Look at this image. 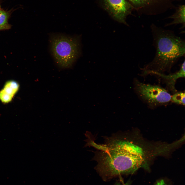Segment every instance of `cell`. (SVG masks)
Returning <instances> with one entry per match:
<instances>
[{"instance_id": "1", "label": "cell", "mask_w": 185, "mask_h": 185, "mask_svg": "<svg viewBox=\"0 0 185 185\" xmlns=\"http://www.w3.org/2000/svg\"><path fill=\"white\" fill-rule=\"evenodd\" d=\"M99 149L103 152L96 169L105 181L121 175L133 174L145 163L142 149L124 140H120L112 147L101 146Z\"/></svg>"}, {"instance_id": "2", "label": "cell", "mask_w": 185, "mask_h": 185, "mask_svg": "<svg viewBox=\"0 0 185 185\" xmlns=\"http://www.w3.org/2000/svg\"><path fill=\"white\" fill-rule=\"evenodd\" d=\"M150 28L156 53L153 60L142 69L143 74L169 72L180 58L184 56L185 41L171 30L153 24Z\"/></svg>"}, {"instance_id": "3", "label": "cell", "mask_w": 185, "mask_h": 185, "mask_svg": "<svg viewBox=\"0 0 185 185\" xmlns=\"http://www.w3.org/2000/svg\"><path fill=\"white\" fill-rule=\"evenodd\" d=\"M49 41L51 52L58 67L61 69L72 68L81 54L80 36L53 33Z\"/></svg>"}, {"instance_id": "4", "label": "cell", "mask_w": 185, "mask_h": 185, "mask_svg": "<svg viewBox=\"0 0 185 185\" xmlns=\"http://www.w3.org/2000/svg\"><path fill=\"white\" fill-rule=\"evenodd\" d=\"M134 84L138 96L151 107L166 104L171 100L170 94L160 86L142 83L136 79Z\"/></svg>"}, {"instance_id": "5", "label": "cell", "mask_w": 185, "mask_h": 185, "mask_svg": "<svg viewBox=\"0 0 185 185\" xmlns=\"http://www.w3.org/2000/svg\"><path fill=\"white\" fill-rule=\"evenodd\" d=\"M139 15H156L176 7L175 3L183 0H128Z\"/></svg>"}, {"instance_id": "6", "label": "cell", "mask_w": 185, "mask_h": 185, "mask_svg": "<svg viewBox=\"0 0 185 185\" xmlns=\"http://www.w3.org/2000/svg\"><path fill=\"white\" fill-rule=\"evenodd\" d=\"M103 8L114 20L128 25L127 16L134 8L128 0H101Z\"/></svg>"}, {"instance_id": "7", "label": "cell", "mask_w": 185, "mask_h": 185, "mask_svg": "<svg viewBox=\"0 0 185 185\" xmlns=\"http://www.w3.org/2000/svg\"><path fill=\"white\" fill-rule=\"evenodd\" d=\"M185 64L184 60L179 70L173 73L166 75L161 73L151 72L149 74H154L160 77L165 83L167 89L173 94L177 92L175 86L177 80L179 78L185 77Z\"/></svg>"}, {"instance_id": "8", "label": "cell", "mask_w": 185, "mask_h": 185, "mask_svg": "<svg viewBox=\"0 0 185 185\" xmlns=\"http://www.w3.org/2000/svg\"><path fill=\"white\" fill-rule=\"evenodd\" d=\"M19 87L15 81L11 80L6 82L4 88L0 91V100L4 103H7L12 99L18 91Z\"/></svg>"}, {"instance_id": "9", "label": "cell", "mask_w": 185, "mask_h": 185, "mask_svg": "<svg viewBox=\"0 0 185 185\" xmlns=\"http://www.w3.org/2000/svg\"><path fill=\"white\" fill-rule=\"evenodd\" d=\"M185 5L182 4L179 5L177 7L175 13L167 18L173 19V21L165 24V26L181 24L182 25V28L183 29L185 27Z\"/></svg>"}, {"instance_id": "10", "label": "cell", "mask_w": 185, "mask_h": 185, "mask_svg": "<svg viewBox=\"0 0 185 185\" xmlns=\"http://www.w3.org/2000/svg\"><path fill=\"white\" fill-rule=\"evenodd\" d=\"M171 101L177 104L184 105V92H177L174 93L171 97Z\"/></svg>"}, {"instance_id": "11", "label": "cell", "mask_w": 185, "mask_h": 185, "mask_svg": "<svg viewBox=\"0 0 185 185\" xmlns=\"http://www.w3.org/2000/svg\"><path fill=\"white\" fill-rule=\"evenodd\" d=\"M8 14L6 12L0 10V28L1 30L10 27L8 22Z\"/></svg>"}, {"instance_id": "12", "label": "cell", "mask_w": 185, "mask_h": 185, "mask_svg": "<svg viewBox=\"0 0 185 185\" xmlns=\"http://www.w3.org/2000/svg\"><path fill=\"white\" fill-rule=\"evenodd\" d=\"M155 185H168L163 179H161L157 181Z\"/></svg>"}, {"instance_id": "13", "label": "cell", "mask_w": 185, "mask_h": 185, "mask_svg": "<svg viewBox=\"0 0 185 185\" xmlns=\"http://www.w3.org/2000/svg\"><path fill=\"white\" fill-rule=\"evenodd\" d=\"M115 185H121L119 183H117ZM126 185H128V184H127Z\"/></svg>"}, {"instance_id": "14", "label": "cell", "mask_w": 185, "mask_h": 185, "mask_svg": "<svg viewBox=\"0 0 185 185\" xmlns=\"http://www.w3.org/2000/svg\"><path fill=\"white\" fill-rule=\"evenodd\" d=\"M0 30H1V29L0 28Z\"/></svg>"}]
</instances>
